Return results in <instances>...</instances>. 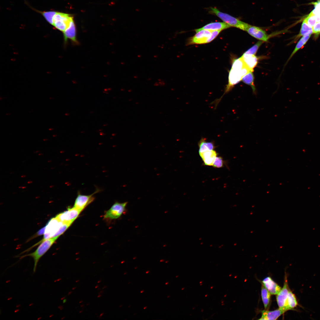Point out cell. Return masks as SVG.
<instances>
[{"instance_id": "d590c367", "label": "cell", "mask_w": 320, "mask_h": 320, "mask_svg": "<svg viewBox=\"0 0 320 320\" xmlns=\"http://www.w3.org/2000/svg\"><path fill=\"white\" fill-rule=\"evenodd\" d=\"M26 188V187H24V186H21V187H19V188Z\"/></svg>"}, {"instance_id": "7a4b0ae2", "label": "cell", "mask_w": 320, "mask_h": 320, "mask_svg": "<svg viewBox=\"0 0 320 320\" xmlns=\"http://www.w3.org/2000/svg\"><path fill=\"white\" fill-rule=\"evenodd\" d=\"M58 237V236L54 237L43 241L34 252L21 256L20 258L26 256L32 257L34 261L33 271L35 273L39 260L47 251Z\"/></svg>"}, {"instance_id": "e0dca14e", "label": "cell", "mask_w": 320, "mask_h": 320, "mask_svg": "<svg viewBox=\"0 0 320 320\" xmlns=\"http://www.w3.org/2000/svg\"><path fill=\"white\" fill-rule=\"evenodd\" d=\"M285 312L279 308L273 311L263 310L259 320H276Z\"/></svg>"}, {"instance_id": "ffe728a7", "label": "cell", "mask_w": 320, "mask_h": 320, "mask_svg": "<svg viewBox=\"0 0 320 320\" xmlns=\"http://www.w3.org/2000/svg\"><path fill=\"white\" fill-rule=\"evenodd\" d=\"M198 145L199 153L213 150L215 147L213 142H207L203 138H202L200 140Z\"/></svg>"}, {"instance_id": "9c48e42d", "label": "cell", "mask_w": 320, "mask_h": 320, "mask_svg": "<svg viewBox=\"0 0 320 320\" xmlns=\"http://www.w3.org/2000/svg\"><path fill=\"white\" fill-rule=\"evenodd\" d=\"M100 191V189L97 188L93 193L88 195H82L79 192L74 202V207L82 211L93 201L95 199L94 195Z\"/></svg>"}, {"instance_id": "7dc6e473", "label": "cell", "mask_w": 320, "mask_h": 320, "mask_svg": "<svg viewBox=\"0 0 320 320\" xmlns=\"http://www.w3.org/2000/svg\"><path fill=\"white\" fill-rule=\"evenodd\" d=\"M89 304H90V303H87V304L86 305H89Z\"/></svg>"}, {"instance_id": "74e56055", "label": "cell", "mask_w": 320, "mask_h": 320, "mask_svg": "<svg viewBox=\"0 0 320 320\" xmlns=\"http://www.w3.org/2000/svg\"><path fill=\"white\" fill-rule=\"evenodd\" d=\"M32 182V181H28V183H31Z\"/></svg>"}, {"instance_id": "d6986e66", "label": "cell", "mask_w": 320, "mask_h": 320, "mask_svg": "<svg viewBox=\"0 0 320 320\" xmlns=\"http://www.w3.org/2000/svg\"><path fill=\"white\" fill-rule=\"evenodd\" d=\"M253 72L250 71L242 78V81L245 84L250 86L252 88L253 93L256 94V89L254 84V77Z\"/></svg>"}, {"instance_id": "f546056e", "label": "cell", "mask_w": 320, "mask_h": 320, "mask_svg": "<svg viewBox=\"0 0 320 320\" xmlns=\"http://www.w3.org/2000/svg\"><path fill=\"white\" fill-rule=\"evenodd\" d=\"M45 229V226L42 228L37 233V236H40L41 235L43 234H44Z\"/></svg>"}, {"instance_id": "603a6c76", "label": "cell", "mask_w": 320, "mask_h": 320, "mask_svg": "<svg viewBox=\"0 0 320 320\" xmlns=\"http://www.w3.org/2000/svg\"><path fill=\"white\" fill-rule=\"evenodd\" d=\"M311 35L304 36L301 38L299 40L297 44L292 53L291 54L288 60L291 58L292 56L296 53L299 50L301 49L303 47V46L306 44V42L308 41Z\"/></svg>"}, {"instance_id": "ab89813d", "label": "cell", "mask_w": 320, "mask_h": 320, "mask_svg": "<svg viewBox=\"0 0 320 320\" xmlns=\"http://www.w3.org/2000/svg\"><path fill=\"white\" fill-rule=\"evenodd\" d=\"M84 304H82V305H80V307H84Z\"/></svg>"}, {"instance_id": "cb8c5ba5", "label": "cell", "mask_w": 320, "mask_h": 320, "mask_svg": "<svg viewBox=\"0 0 320 320\" xmlns=\"http://www.w3.org/2000/svg\"><path fill=\"white\" fill-rule=\"evenodd\" d=\"M57 12L54 11L40 12L49 24L53 25V18Z\"/></svg>"}, {"instance_id": "83f0119b", "label": "cell", "mask_w": 320, "mask_h": 320, "mask_svg": "<svg viewBox=\"0 0 320 320\" xmlns=\"http://www.w3.org/2000/svg\"><path fill=\"white\" fill-rule=\"evenodd\" d=\"M221 31H212L210 36L208 39L207 43L213 40L217 36Z\"/></svg>"}, {"instance_id": "9f6ffc18", "label": "cell", "mask_w": 320, "mask_h": 320, "mask_svg": "<svg viewBox=\"0 0 320 320\" xmlns=\"http://www.w3.org/2000/svg\"><path fill=\"white\" fill-rule=\"evenodd\" d=\"M122 306V305H120V306L119 307H121V306Z\"/></svg>"}, {"instance_id": "816d5d0a", "label": "cell", "mask_w": 320, "mask_h": 320, "mask_svg": "<svg viewBox=\"0 0 320 320\" xmlns=\"http://www.w3.org/2000/svg\"><path fill=\"white\" fill-rule=\"evenodd\" d=\"M147 308V307H145L144 308V309H145Z\"/></svg>"}, {"instance_id": "4fadbf2b", "label": "cell", "mask_w": 320, "mask_h": 320, "mask_svg": "<svg viewBox=\"0 0 320 320\" xmlns=\"http://www.w3.org/2000/svg\"><path fill=\"white\" fill-rule=\"evenodd\" d=\"M63 33L65 41L66 42L69 39L74 43H77L76 25L73 19L70 22L68 27Z\"/></svg>"}, {"instance_id": "d4e9b609", "label": "cell", "mask_w": 320, "mask_h": 320, "mask_svg": "<svg viewBox=\"0 0 320 320\" xmlns=\"http://www.w3.org/2000/svg\"><path fill=\"white\" fill-rule=\"evenodd\" d=\"M263 42L260 40L244 53L255 55L259 48L263 44Z\"/></svg>"}, {"instance_id": "ac0fdd59", "label": "cell", "mask_w": 320, "mask_h": 320, "mask_svg": "<svg viewBox=\"0 0 320 320\" xmlns=\"http://www.w3.org/2000/svg\"><path fill=\"white\" fill-rule=\"evenodd\" d=\"M287 305L289 310H295L298 306H300L298 302L296 297L292 292L289 289L287 299Z\"/></svg>"}, {"instance_id": "8992f818", "label": "cell", "mask_w": 320, "mask_h": 320, "mask_svg": "<svg viewBox=\"0 0 320 320\" xmlns=\"http://www.w3.org/2000/svg\"><path fill=\"white\" fill-rule=\"evenodd\" d=\"M63 224V222L59 220L56 217L51 219L45 226L44 237L41 241L42 242L46 239L54 237Z\"/></svg>"}, {"instance_id": "484cf974", "label": "cell", "mask_w": 320, "mask_h": 320, "mask_svg": "<svg viewBox=\"0 0 320 320\" xmlns=\"http://www.w3.org/2000/svg\"><path fill=\"white\" fill-rule=\"evenodd\" d=\"M223 161L222 158L220 156H217L212 166L215 167L219 168L223 166Z\"/></svg>"}, {"instance_id": "60d3db41", "label": "cell", "mask_w": 320, "mask_h": 320, "mask_svg": "<svg viewBox=\"0 0 320 320\" xmlns=\"http://www.w3.org/2000/svg\"><path fill=\"white\" fill-rule=\"evenodd\" d=\"M76 288V287H74L72 288V289L74 290V289H75Z\"/></svg>"}, {"instance_id": "44dd1931", "label": "cell", "mask_w": 320, "mask_h": 320, "mask_svg": "<svg viewBox=\"0 0 320 320\" xmlns=\"http://www.w3.org/2000/svg\"><path fill=\"white\" fill-rule=\"evenodd\" d=\"M271 294L262 285L261 289V295L265 309H266L270 303Z\"/></svg>"}, {"instance_id": "11a10c76", "label": "cell", "mask_w": 320, "mask_h": 320, "mask_svg": "<svg viewBox=\"0 0 320 320\" xmlns=\"http://www.w3.org/2000/svg\"><path fill=\"white\" fill-rule=\"evenodd\" d=\"M126 273H124V274L125 275V274H126Z\"/></svg>"}, {"instance_id": "d6a6232c", "label": "cell", "mask_w": 320, "mask_h": 320, "mask_svg": "<svg viewBox=\"0 0 320 320\" xmlns=\"http://www.w3.org/2000/svg\"><path fill=\"white\" fill-rule=\"evenodd\" d=\"M102 295L101 294H99V295L97 296V297L98 298L100 297H101Z\"/></svg>"}, {"instance_id": "1f68e13d", "label": "cell", "mask_w": 320, "mask_h": 320, "mask_svg": "<svg viewBox=\"0 0 320 320\" xmlns=\"http://www.w3.org/2000/svg\"><path fill=\"white\" fill-rule=\"evenodd\" d=\"M103 292H104V291H103V290H101V291H100V292H99V293H98V294H101V293H103Z\"/></svg>"}, {"instance_id": "ba28073f", "label": "cell", "mask_w": 320, "mask_h": 320, "mask_svg": "<svg viewBox=\"0 0 320 320\" xmlns=\"http://www.w3.org/2000/svg\"><path fill=\"white\" fill-rule=\"evenodd\" d=\"M81 211L73 207L58 214L55 217L62 222L72 224L78 217Z\"/></svg>"}, {"instance_id": "8d00e7d4", "label": "cell", "mask_w": 320, "mask_h": 320, "mask_svg": "<svg viewBox=\"0 0 320 320\" xmlns=\"http://www.w3.org/2000/svg\"><path fill=\"white\" fill-rule=\"evenodd\" d=\"M101 280H100L97 281V283H100L101 282Z\"/></svg>"}, {"instance_id": "277c9868", "label": "cell", "mask_w": 320, "mask_h": 320, "mask_svg": "<svg viewBox=\"0 0 320 320\" xmlns=\"http://www.w3.org/2000/svg\"><path fill=\"white\" fill-rule=\"evenodd\" d=\"M73 19V17L70 14L57 12L53 18V26L63 32Z\"/></svg>"}, {"instance_id": "f1b7e54d", "label": "cell", "mask_w": 320, "mask_h": 320, "mask_svg": "<svg viewBox=\"0 0 320 320\" xmlns=\"http://www.w3.org/2000/svg\"><path fill=\"white\" fill-rule=\"evenodd\" d=\"M313 33L318 35L320 34V21L316 22L312 27Z\"/></svg>"}, {"instance_id": "4316f807", "label": "cell", "mask_w": 320, "mask_h": 320, "mask_svg": "<svg viewBox=\"0 0 320 320\" xmlns=\"http://www.w3.org/2000/svg\"><path fill=\"white\" fill-rule=\"evenodd\" d=\"M315 8L311 12L320 19V1L315 3Z\"/></svg>"}, {"instance_id": "5bb4252c", "label": "cell", "mask_w": 320, "mask_h": 320, "mask_svg": "<svg viewBox=\"0 0 320 320\" xmlns=\"http://www.w3.org/2000/svg\"><path fill=\"white\" fill-rule=\"evenodd\" d=\"M231 27V26L225 22H216L210 23L207 24L201 28L195 30L196 32L202 30H206L211 31H220Z\"/></svg>"}, {"instance_id": "836d02e7", "label": "cell", "mask_w": 320, "mask_h": 320, "mask_svg": "<svg viewBox=\"0 0 320 320\" xmlns=\"http://www.w3.org/2000/svg\"><path fill=\"white\" fill-rule=\"evenodd\" d=\"M99 285L97 284L95 286V288H97L98 287H99Z\"/></svg>"}, {"instance_id": "52a82bcc", "label": "cell", "mask_w": 320, "mask_h": 320, "mask_svg": "<svg viewBox=\"0 0 320 320\" xmlns=\"http://www.w3.org/2000/svg\"><path fill=\"white\" fill-rule=\"evenodd\" d=\"M127 202H116L105 213L104 217L109 219H117L125 211Z\"/></svg>"}, {"instance_id": "c3c4849f", "label": "cell", "mask_w": 320, "mask_h": 320, "mask_svg": "<svg viewBox=\"0 0 320 320\" xmlns=\"http://www.w3.org/2000/svg\"><path fill=\"white\" fill-rule=\"evenodd\" d=\"M39 155H42V153H40Z\"/></svg>"}, {"instance_id": "5b68a950", "label": "cell", "mask_w": 320, "mask_h": 320, "mask_svg": "<svg viewBox=\"0 0 320 320\" xmlns=\"http://www.w3.org/2000/svg\"><path fill=\"white\" fill-rule=\"evenodd\" d=\"M289 288V287L287 275H285L284 285L276 297V301L279 308L285 312L288 311L287 305L288 295Z\"/></svg>"}, {"instance_id": "f907efd6", "label": "cell", "mask_w": 320, "mask_h": 320, "mask_svg": "<svg viewBox=\"0 0 320 320\" xmlns=\"http://www.w3.org/2000/svg\"><path fill=\"white\" fill-rule=\"evenodd\" d=\"M113 266V265H111V267H112Z\"/></svg>"}, {"instance_id": "30bf717a", "label": "cell", "mask_w": 320, "mask_h": 320, "mask_svg": "<svg viewBox=\"0 0 320 320\" xmlns=\"http://www.w3.org/2000/svg\"><path fill=\"white\" fill-rule=\"evenodd\" d=\"M212 31L206 30H202L198 31L196 32L194 36L190 39L188 45L207 43L208 39L210 36Z\"/></svg>"}, {"instance_id": "6da1fadb", "label": "cell", "mask_w": 320, "mask_h": 320, "mask_svg": "<svg viewBox=\"0 0 320 320\" xmlns=\"http://www.w3.org/2000/svg\"><path fill=\"white\" fill-rule=\"evenodd\" d=\"M209 12L217 16L231 27L246 31L250 25L228 14L220 12L216 7H210Z\"/></svg>"}, {"instance_id": "f35d334b", "label": "cell", "mask_w": 320, "mask_h": 320, "mask_svg": "<svg viewBox=\"0 0 320 320\" xmlns=\"http://www.w3.org/2000/svg\"><path fill=\"white\" fill-rule=\"evenodd\" d=\"M83 300L80 301L79 302V303H82L83 302Z\"/></svg>"}, {"instance_id": "ee69618b", "label": "cell", "mask_w": 320, "mask_h": 320, "mask_svg": "<svg viewBox=\"0 0 320 320\" xmlns=\"http://www.w3.org/2000/svg\"><path fill=\"white\" fill-rule=\"evenodd\" d=\"M83 310H81V311H80L79 312V313H81L82 312H83Z\"/></svg>"}, {"instance_id": "7c38bea8", "label": "cell", "mask_w": 320, "mask_h": 320, "mask_svg": "<svg viewBox=\"0 0 320 320\" xmlns=\"http://www.w3.org/2000/svg\"><path fill=\"white\" fill-rule=\"evenodd\" d=\"M263 285L271 295H277L281 289V287L270 277H267L262 281Z\"/></svg>"}, {"instance_id": "bcb514c9", "label": "cell", "mask_w": 320, "mask_h": 320, "mask_svg": "<svg viewBox=\"0 0 320 320\" xmlns=\"http://www.w3.org/2000/svg\"><path fill=\"white\" fill-rule=\"evenodd\" d=\"M144 292L143 290H142V291H141L140 292V293H142V292Z\"/></svg>"}, {"instance_id": "f6af8a7d", "label": "cell", "mask_w": 320, "mask_h": 320, "mask_svg": "<svg viewBox=\"0 0 320 320\" xmlns=\"http://www.w3.org/2000/svg\"><path fill=\"white\" fill-rule=\"evenodd\" d=\"M149 271H146V273H149Z\"/></svg>"}, {"instance_id": "9a60e30c", "label": "cell", "mask_w": 320, "mask_h": 320, "mask_svg": "<svg viewBox=\"0 0 320 320\" xmlns=\"http://www.w3.org/2000/svg\"><path fill=\"white\" fill-rule=\"evenodd\" d=\"M245 65L251 71L256 66L258 62V57L255 55L244 53L241 57Z\"/></svg>"}, {"instance_id": "4dcf8cb0", "label": "cell", "mask_w": 320, "mask_h": 320, "mask_svg": "<svg viewBox=\"0 0 320 320\" xmlns=\"http://www.w3.org/2000/svg\"><path fill=\"white\" fill-rule=\"evenodd\" d=\"M104 313H101L100 314V316H99V318H101V317L103 315H104Z\"/></svg>"}, {"instance_id": "681fc988", "label": "cell", "mask_w": 320, "mask_h": 320, "mask_svg": "<svg viewBox=\"0 0 320 320\" xmlns=\"http://www.w3.org/2000/svg\"><path fill=\"white\" fill-rule=\"evenodd\" d=\"M47 140V139H45L43 140H44V141H45V140Z\"/></svg>"}, {"instance_id": "8fae6325", "label": "cell", "mask_w": 320, "mask_h": 320, "mask_svg": "<svg viewBox=\"0 0 320 320\" xmlns=\"http://www.w3.org/2000/svg\"><path fill=\"white\" fill-rule=\"evenodd\" d=\"M245 31L254 37L263 41H268L271 36L265 31L260 27L251 25Z\"/></svg>"}, {"instance_id": "b9f144b4", "label": "cell", "mask_w": 320, "mask_h": 320, "mask_svg": "<svg viewBox=\"0 0 320 320\" xmlns=\"http://www.w3.org/2000/svg\"><path fill=\"white\" fill-rule=\"evenodd\" d=\"M79 281V280H76V281H75V282H78Z\"/></svg>"}, {"instance_id": "7402d4cb", "label": "cell", "mask_w": 320, "mask_h": 320, "mask_svg": "<svg viewBox=\"0 0 320 320\" xmlns=\"http://www.w3.org/2000/svg\"><path fill=\"white\" fill-rule=\"evenodd\" d=\"M313 33L312 28L309 26L305 21H303L299 33L295 38L297 39L301 36L311 35Z\"/></svg>"}, {"instance_id": "e575fe53", "label": "cell", "mask_w": 320, "mask_h": 320, "mask_svg": "<svg viewBox=\"0 0 320 320\" xmlns=\"http://www.w3.org/2000/svg\"><path fill=\"white\" fill-rule=\"evenodd\" d=\"M107 287V286H105L102 289H104L106 288Z\"/></svg>"}, {"instance_id": "f5cc1de1", "label": "cell", "mask_w": 320, "mask_h": 320, "mask_svg": "<svg viewBox=\"0 0 320 320\" xmlns=\"http://www.w3.org/2000/svg\"><path fill=\"white\" fill-rule=\"evenodd\" d=\"M168 282H167V283H165V284H168Z\"/></svg>"}, {"instance_id": "2e32d148", "label": "cell", "mask_w": 320, "mask_h": 320, "mask_svg": "<svg viewBox=\"0 0 320 320\" xmlns=\"http://www.w3.org/2000/svg\"><path fill=\"white\" fill-rule=\"evenodd\" d=\"M204 164L207 166H213L217 153L214 150L199 153Z\"/></svg>"}, {"instance_id": "7bdbcfd3", "label": "cell", "mask_w": 320, "mask_h": 320, "mask_svg": "<svg viewBox=\"0 0 320 320\" xmlns=\"http://www.w3.org/2000/svg\"><path fill=\"white\" fill-rule=\"evenodd\" d=\"M72 293V291H71V292H69V293H68V295H69V294H71V293Z\"/></svg>"}, {"instance_id": "3957f363", "label": "cell", "mask_w": 320, "mask_h": 320, "mask_svg": "<svg viewBox=\"0 0 320 320\" xmlns=\"http://www.w3.org/2000/svg\"><path fill=\"white\" fill-rule=\"evenodd\" d=\"M250 71L246 66L242 69L231 68L230 70L228 83L225 89L223 95L219 100L220 101L224 95L229 92L234 86L241 81L242 78Z\"/></svg>"}, {"instance_id": "db71d44e", "label": "cell", "mask_w": 320, "mask_h": 320, "mask_svg": "<svg viewBox=\"0 0 320 320\" xmlns=\"http://www.w3.org/2000/svg\"><path fill=\"white\" fill-rule=\"evenodd\" d=\"M100 288H99L97 290H100Z\"/></svg>"}]
</instances>
